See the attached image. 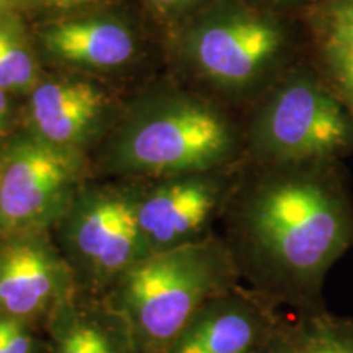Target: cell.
<instances>
[{"label": "cell", "instance_id": "cell-1", "mask_svg": "<svg viewBox=\"0 0 353 353\" xmlns=\"http://www.w3.org/2000/svg\"><path fill=\"white\" fill-rule=\"evenodd\" d=\"M221 221L247 288L296 314L325 309V278L353 247L343 161L241 164Z\"/></svg>", "mask_w": 353, "mask_h": 353}, {"label": "cell", "instance_id": "cell-2", "mask_svg": "<svg viewBox=\"0 0 353 353\" xmlns=\"http://www.w3.org/2000/svg\"><path fill=\"white\" fill-rule=\"evenodd\" d=\"M244 125L201 92L159 88L118 113L90 154L92 170L114 180H154L237 169Z\"/></svg>", "mask_w": 353, "mask_h": 353}, {"label": "cell", "instance_id": "cell-3", "mask_svg": "<svg viewBox=\"0 0 353 353\" xmlns=\"http://www.w3.org/2000/svg\"><path fill=\"white\" fill-rule=\"evenodd\" d=\"M174 32L185 72L232 112H247L307 54L301 19L254 0H213Z\"/></svg>", "mask_w": 353, "mask_h": 353}, {"label": "cell", "instance_id": "cell-4", "mask_svg": "<svg viewBox=\"0 0 353 353\" xmlns=\"http://www.w3.org/2000/svg\"><path fill=\"white\" fill-rule=\"evenodd\" d=\"M218 234L151 254L103 294L131 325L143 353H164L195 312L216 294L241 285Z\"/></svg>", "mask_w": 353, "mask_h": 353}, {"label": "cell", "instance_id": "cell-5", "mask_svg": "<svg viewBox=\"0 0 353 353\" xmlns=\"http://www.w3.org/2000/svg\"><path fill=\"white\" fill-rule=\"evenodd\" d=\"M242 164H301L353 156V117L307 54L245 112Z\"/></svg>", "mask_w": 353, "mask_h": 353}, {"label": "cell", "instance_id": "cell-6", "mask_svg": "<svg viewBox=\"0 0 353 353\" xmlns=\"http://www.w3.org/2000/svg\"><path fill=\"white\" fill-rule=\"evenodd\" d=\"M51 232L79 290L100 296L151 255L131 180L88 179Z\"/></svg>", "mask_w": 353, "mask_h": 353}, {"label": "cell", "instance_id": "cell-7", "mask_svg": "<svg viewBox=\"0 0 353 353\" xmlns=\"http://www.w3.org/2000/svg\"><path fill=\"white\" fill-rule=\"evenodd\" d=\"M90 172L85 154L13 132L0 148V237L51 231Z\"/></svg>", "mask_w": 353, "mask_h": 353}, {"label": "cell", "instance_id": "cell-8", "mask_svg": "<svg viewBox=\"0 0 353 353\" xmlns=\"http://www.w3.org/2000/svg\"><path fill=\"white\" fill-rule=\"evenodd\" d=\"M239 167L131 180L138 219L151 254L179 249L213 236V224L224 213Z\"/></svg>", "mask_w": 353, "mask_h": 353}, {"label": "cell", "instance_id": "cell-9", "mask_svg": "<svg viewBox=\"0 0 353 353\" xmlns=\"http://www.w3.org/2000/svg\"><path fill=\"white\" fill-rule=\"evenodd\" d=\"M32 37L43 64L81 76L125 69L143 51L138 26L101 6L50 17Z\"/></svg>", "mask_w": 353, "mask_h": 353}, {"label": "cell", "instance_id": "cell-10", "mask_svg": "<svg viewBox=\"0 0 353 353\" xmlns=\"http://www.w3.org/2000/svg\"><path fill=\"white\" fill-rule=\"evenodd\" d=\"M118 113L113 97L99 82L81 74H44L26 97L21 130L56 148L90 157Z\"/></svg>", "mask_w": 353, "mask_h": 353}, {"label": "cell", "instance_id": "cell-11", "mask_svg": "<svg viewBox=\"0 0 353 353\" xmlns=\"http://www.w3.org/2000/svg\"><path fill=\"white\" fill-rule=\"evenodd\" d=\"M79 288L51 231L0 237V314L43 327Z\"/></svg>", "mask_w": 353, "mask_h": 353}, {"label": "cell", "instance_id": "cell-12", "mask_svg": "<svg viewBox=\"0 0 353 353\" xmlns=\"http://www.w3.org/2000/svg\"><path fill=\"white\" fill-rule=\"evenodd\" d=\"M285 316L245 285L208 299L164 353H262Z\"/></svg>", "mask_w": 353, "mask_h": 353}, {"label": "cell", "instance_id": "cell-13", "mask_svg": "<svg viewBox=\"0 0 353 353\" xmlns=\"http://www.w3.org/2000/svg\"><path fill=\"white\" fill-rule=\"evenodd\" d=\"M48 353H143L131 325L107 298L76 290L43 325Z\"/></svg>", "mask_w": 353, "mask_h": 353}, {"label": "cell", "instance_id": "cell-14", "mask_svg": "<svg viewBox=\"0 0 353 353\" xmlns=\"http://www.w3.org/2000/svg\"><path fill=\"white\" fill-rule=\"evenodd\" d=\"M301 21L307 57L353 117V0H319Z\"/></svg>", "mask_w": 353, "mask_h": 353}, {"label": "cell", "instance_id": "cell-15", "mask_svg": "<svg viewBox=\"0 0 353 353\" xmlns=\"http://www.w3.org/2000/svg\"><path fill=\"white\" fill-rule=\"evenodd\" d=\"M262 353H353V319L327 309L285 317Z\"/></svg>", "mask_w": 353, "mask_h": 353}, {"label": "cell", "instance_id": "cell-16", "mask_svg": "<svg viewBox=\"0 0 353 353\" xmlns=\"http://www.w3.org/2000/svg\"><path fill=\"white\" fill-rule=\"evenodd\" d=\"M32 33L17 13L0 17V88L13 97H28L44 72Z\"/></svg>", "mask_w": 353, "mask_h": 353}, {"label": "cell", "instance_id": "cell-17", "mask_svg": "<svg viewBox=\"0 0 353 353\" xmlns=\"http://www.w3.org/2000/svg\"><path fill=\"white\" fill-rule=\"evenodd\" d=\"M0 353H48L44 329L32 322L0 314Z\"/></svg>", "mask_w": 353, "mask_h": 353}, {"label": "cell", "instance_id": "cell-18", "mask_svg": "<svg viewBox=\"0 0 353 353\" xmlns=\"http://www.w3.org/2000/svg\"><path fill=\"white\" fill-rule=\"evenodd\" d=\"M145 2L162 23L175 30L213 0H145Z\"/></svg>", "mask_w": 353, "mask_h": 353}, {"label": "cell", "instance_id": "cell-19", "mask_svg": "<svg viewBox=\"0 0 353 353\" xmlns=\"http://www.w3.org/2000/svg\"><path fill=\"white\" fill-rule=\"evenodd\" d=\"M105 0H19L20 8H32L50 13L51 17L64 15V13L83 10V8L100 7Z\"/></svg>", "mask_w": 353, "mask_h": 353}, {"label": "cell", "instance_id": "cell-20", "mask_svg": "<svg viewBox=\"0 0 353 353\" xmlns=\"http://www.w3.org/2000/svg\"><path fill=\"white\" fill-rule=\"evenodd\" d=\"M8 92L0 88V148L6 144V141L15 132L13 130V123H15V100Z\"/></svg>", "mask_w": 353, "mask_h": 353}, {"label": "cell", "instance_id": "cell-21", "mask_svg": "<svg viewBox=\"0 0 353 353\" xmlns=\"http://www.w3.org/2000/svg\"><path fill=\"white\" fill-rule=\"evenodd\" d=\"M254 2L265 8H270V10L301 19L303 13L316 6L319 0H254Z\"/></svg>", "mask_w": 353, "mask_h": 353}, {"label": "cell", "instance_id": "cell-22", "mask_svg": "<svg viewBox=\"0 0 353 353\" xmlns=\"http://www.w3.org/2000/svg\"><path fill=\"white\" fill-rule=\"evenodd\" d=\"M20 10L19 0H0V17L12 15Z\"/></svg>", "mask_w": 353, "mask_h": 353}]
</instances>
